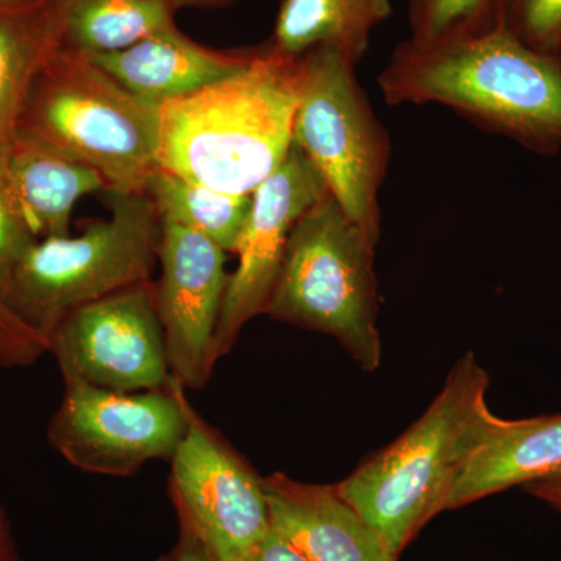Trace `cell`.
Masks as SVG:
<instances>
[{
  "instance_id": "18",
  "label": "cell",
  "mask_w": 561,
  "mask_h": 561,
  "mask_svg": "<svg viewBox=\"0 0 561 561\" xmlns=\"http://www.w3.org/2000/svg\"><path fill=\"white\" fill-rule=\"evenodd\" d=\"M391 11V0H280L268 44L291 58L332 47L357 66L370 47L373 31L389 20Z\"/></svg>"
},
{
  "instance_id": "12",
  "label": "cell",
  "mask_w": 561,
  "mask_h": 561,
  "mask_svg": "<svg viewBox=\"0 0 561 561\" xmlns=\"http://www.w3.org/2000/svg\"><path fill=\"white\" fill-rule=\"evenodd\" d=\"M225 253L201 232L161 219L154 302L172 376L186 390L203 389L217 364L214 337L230 283Z\"/></svg>"
},
{
  "instance_id": "1",
  "label": "cell",
  "mask_w": 561,
  "mask_h": 561,
  "mask_svg": "<svg viewBox=\"0 0 561 561\" xmlns=\"http://www.w3.org/2000/svg\"><path fill=\"white\" fill-rule=\"evenodd\" d=\"M378 81L390 105L434 103L535 153L561 150V60L501 25L481 35L401 41Z\"/></svg>"
},
{
  "instance_id": "25",
  "label": "cell",
  "mask_w": 561,
  "mask_h": 561,
  "mask_svg": "<svg viewBox=\"0 0 561 561\" xmlns=\"http://www.w3.org/2000/svg\"><path fill=\"white\" fill-rule=\"evenodd\" d=\"M161 561H219L186 527L180 526V537L168 556Z\"/></svg>"
},
{
  "instance_id": "17",
  "label": "cell",
  "mask_w": 561,
  "mask_h": 561,
  "mask_svg": "<svg viewBox=\"0 0 561 561\" xmlns=\"http://www.w3.org/2000/svg\"><path fill=\"white\" fill-rule=\"evenodd\" d=\"M62 46L61 0H0V180L33 81Z\"/></svg>"
},
{
  "instance_id": "26",
  "label": "cell",
  "mask_w": 561,
  "mask_h": 561,
  "mask_svg": "<svg viewBox=\"0 0 561 561\" xmlns=\"http://www.w3.org/2000/svg\"><path fill=\"white\" fill-rule=\"evenodd\" d=\"M529 493L561 512V472L526 485Z\"/></svg>"
},
{
  "instance_id": "7",
  "label": "cell",
  "mask_w": 561,
  "mask_h": 561,
  "mask_svg": "<svg viewBox=\"0 0 561 561\" xmlns=\"http://www.w3.org/2000/svg\"><path fill=\"white\" fill-rule=\"evenodd\" d=\"M294 146L346 216L378 243L390 136L357 81L356 65L337 49L316 47L298 60Z\"/></svg>"
},
{
  "instance_id": "27",
  "label": "cell",
  "mask_w": 561,
  "mask_h": 561,
  "mask_svg": "<svg viewBox=\"0 0 561 561\" xmlns=\"http://www.w3.org/2000/svg\"><path fill=\"white\" fill-rule=\"evenodd\" d=\"M0 561H20L18 560L16 548H14L10 523L2 507H0Z\"/></svg>"
},
{
  "instance_id": "19",
  "label": "cell",
  "mask_w": 561,
  "mask_h": 561,
  "mask_svg": "<svg viewBox=\"0 0 561 561\" xmlns=\"http://www.w3.org/2000/svg\"><path fill=\"white\" fill-rule=\"evenodd\" d=\"M65 46L88 57L128 49L173 27L171 0H61Z\"/></svg>"
},
{
  "instance_id": "22",
  "label": "cell",
  "mask_w": 561,
  "mask_h": 561,
  "mask_svg": "<svg viewBox=\"0 0 561 561\" xmlns=\"http://www.w3.org/2000/svg\"><path fill=\"white\" fill-rule=\"evenodd\" d=\"M500 25L529 49L561 60V0H502Z\"/></svg>"
},
{
  "instance_id": "2",
  "label": "cell",
  "mask_w": 561,
  "mask_h": 561,
  "mask_svg": "<svg viewBox=\"0 0 561 561\" xmlns=\"http://www.w3.org/2000/svg\"><path fill=\"white\" fill-rule=\"evenodd\" d=\"M298 60L267 43L234 76L162 103L158 168L225 194H253L294 144Z\"/></svg>"
},
{
  "instance_id": "14",
  "label": "cell",
  "mask_w": 561,
  "mask_h": 561,
  "mask_svg": "<svg viewBox=\"0 0 561 561\" xmlns=\"http://www.w3.org/2000/svg\"><path fill=\"white\" fill-rule=\"evenodd\" d=\"M253 54L254 49H209L173 25L128 49L90 58L133 94L162 105L234 76L249 65Z\"/></svg>"
},
{
  "instance_id": "10",
  "label": "cell",
  "mask_w": 561,
  "mask_h": 561,
  "mask_svg": "<svg viewBox=\"0 0 561 561\" xmlns=\"http://www.w3.org/2000/svg\"><path fill=\"white\" fill-rule=\"evenodd\" d=\"M62 381L136 393L171 383L154 283L136 284L70 312L49 335Z\"/></svg>"
},
{
  "instance_id": "8",
  "label": "cell",
  "mask_w": 561,
  "mask_h": 561,
  "mask_svg": "<svg viewBox=\"0 0 561 561\" xmlns=\"http://www.w3.org/2000/svg\"><path fill=\"white\" fill-rule=\"evenodd\" d=\"M186 389L121 393L66 381L47 440L62 459L90 474L127 478L147 461L171 460L186 431Z\"/></svg>"
},
{
  "instance_id": "11",
  "label": "cell",
  "mask_w": 561,
  "mask_h": 561,
  "mask_svg": "<svg viewBox=\"0 0 561 561\" xmlns=\"http://www.w3.org/2000/svg\"><path fill=\"white\" fill-rule=\"evenodd\" d=\"M328 194L319 172L294 144L251 194L249 217L234 249L238 268L230 275L214 337L217 362L230 353L245 324L264 313L295 224Z\"/></svg>"
},
{
  "instance_id": "24",
  "label": "cell",
  "mask_w": 561,
  "mask_h": 561,
  "mask_svg": "<svg viewBox=\"0 0 561 561\" xmlns=\"http://www.w3.org/2000/svg\"><path fill=\"white\" fill-rule=\"evenodd\" d=\"M243 561H308L300 553L295 551L290 545H287L283 538L278 537L275 531H268L267 537L264 538L247 556Z\"/></svg>"
},
{
  "instance_id": "4",
  "label": "cell",
  "mask_w": 561,
  "mask_h": 561,
  "mask_svg": "<svg viewBox=\"0 0 561 561\" xmlns=\"http://www.w3.org/2000/svg\"><path fill=\"white\" fill-rule=\"evenodd\" d=\"M158 127L160 105L68 46L39 70L20 122V130L99 173L106 191L125 194H146L157 172Z\"/></svg>"
},
{
  "instance_id": "15",
  "label": "cell",
  "mask_w": 561,
  "mask_h": 561,
  "mask_svg": "<svg viewBox=\"0 0 561 561\" xmlns=\"http://www.w3.org/2000/svg\"><path fill=\"white\" fill-rule=\"evenodd\" d=\"M2 190L18 219L41 241L69 236L77 202L106 191V184L92 169L18 130L3 164Z\"/></svg>"
},
{
  "instance_id": "5",
  "label": "cell",
  "mask_w": 561,
  "mask_h": 561,
  "mask_svg": "<svg viewBox=\"0 0 561 561\" xmlns=\"http://www.w3.org/2000/svg\"><path fill=\"white\" fill-rule=\"evenodd\" d=\"M106 192V219L92 221L73 238L31 242L0 265L11 308L47 339L70 312L151 280L160 214L147 194Z\"/></svg>"
},
{
  "instance_id": "16",
  "label": "cell",
  "mask_w": 561,
  "mask_h": 561,
  "mask_svg": "<svg viewBox=\"0 0 561 561\" xmlns=\"http://www.w3.org/2000/svg\"><path fill=\"white\" fill-rule=\"evenodd\" d=\"M561 472V415L504 420L493 415L454 483L445 512Z\"/></svg>"
},
{
  "instance_id": "13",
  "label": "cell",
  "mask_w": 561,
  "mask_h": 561,
  "mask_svg": "<svg viewBox=\"0 0 561 561\" xmlns=\"http://www.w3.org/2000/svg\"><path fill=\"white\" fill-rule=\"evenodd\" d=\"M272 530L308 561H397L335 485L262 478Z\"/></svg>"
},
{
  "instance_id": "21",
  "label": "cell",
  "mask_w": 561,
  "mask_h": 561,
  "mask_svg": "<svg viewBox=\"0 0 561 561\" xmlns=\"http://www.w3.org/2000/svg\"><path fill=\"white\" fill-rule=\"evenodd\" d=\"M502 0H408L411 39L481 35L500 25Z\"/></svg>"
},
{
  "instance_id": "28",
  "label": "cell",
  "mask_w": 561,
  "mask_h": 561,
  "mask_svg": "<svg viewBox=\"0 0 561 561\" xmlns=\"http://www.w3.org/2000/svg\"><path fill=\"white\" fill-rule=\"evenodd\" d=\"M175 10L183 9V7H221L234 2V0H171Z\"/></svg>"
},
{
  "instance_id": "6",
  "label": "cell",
  "mask_w": 561,
  "mask_h": 561,
  "mask_svg": "<svg viewBox=\"0 0 561 561\" xmlns=\"http://www.w3.org/2000/svg\"><path fill=\"white\" fill-rule=\"evenodd\" d=\"M376 243L330 194L295 224L264 313L331 335L365 371L381 364Z\"/></svg>"
},
{
  "instance_id": "23",
  "label": "cell",
  "mask_w": 561,
  "mask_h": 561,
  "mask_svg": "<svg viewBox=\"0 0 561 561\" xmlns=\"http://www.w3.org/2000/svg\"><path fill=\"white\" fill-rule=\"evenodd\" d=\"M49 350V339L11 308L0 280V368L31 367Z\"/></svg>"
},
{
  "instance_id": "3",
  "label": "cell",
  "mask_w": 561,
  "mask_h": 561,
  "mask_svg": "<svg viewBox=\"0 0 561 561\" xmlns=\"http://www.w3.org/2000/svg\"><path fill=\"white\" fill-rule=\"evenodd\" d=\"M489 383L474 354H465L427 411L335 485L394 560L424 524L445 512L454 483L494 415L486 404Z\"/></svg>"
},
{
  "instance_id": "20",
  "label": "cell",
  "mask_w": 561,
  "mask_h": 561,
  "mask_svg": "<svg viewBox=\"0 0 561 561\" xmlns=\"http://www.w3.org/2000/svg\"><path fill=\"white\" fill-rule=\"evenodd\" d=\"M146 194L161 219L201 232L221 250L234 253L249 217L251 195L225 194L160 168L151 175Z\"/></svg>"
},
{
  "instance_id": "9",
  "label": "cell",
  "mask_w": 561,
  "mask_h": 561,
  "mask_svg": "<svg viewBox=\"0 0 561 561\" xmlns=\"http://www.w3.org/2000/svg\"><path fill=\"white\" fill-rule=\"evenodd\" d=\"M186 431L169 491L180 526L219 561H243L272 530L264 483L249 461L184 400Z\"/></svg>"
}]
</instances>
